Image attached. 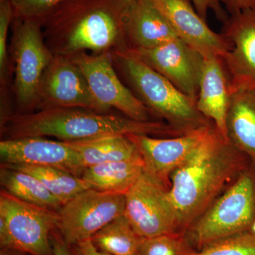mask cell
<instances>
[{
  "instance_id": "cell-1",
  "label": "cell",
  "mask_w": 255,
  "mask_h": 255,
  "mask_svg": "<svg viewBox=\"0 0 255 255\" xmlns=\"http://www.w3.org/2000/svg\"><path fill=\"white\" fill-rule=\"evenodd\" d=\"M127 5L128 0H68L39 20L47 46L68 57L127 48Z\"/></svg>"
},
{
  "instance_id": "cell-2",
  "label": "cell",
  "mask_w": 255,
  "mask_h": 255,
  "mask_svg": "<svg viewBox=\"0 0 255 255\" xmlns=\"http://www.w3.org/2000/svg\"><path fill=\"white\" fill-rule=\"evenodd\" d=\"M4 139L53 136L76 141L107 135L140 134L175 137L183 132L160 121L139 122L127 117L80 108H51L35 113L9 114L1 119Z\"/></svg>"
},
{
  "instance_id": "cell-3",
  "label": "cell",
  "mask_w": 255,
  "mask_h": 255,
  "mask_svg": "<svg viewBox=\"0 0 255 255\" xmlns=\"http://www.w3.org/2000/svg\"><path fill=\"white\" fill-rule=\"evenodd\" d=\"M247 159L214 128L194 153L171 174L169 197L180 229L199 219L226 182L248 168Z\"/></svg>"
},
{
  "instance_id": "cell-4",
  "label": "cell",
  "mask_w": 255,
  "mask_h": 255,
  "mask_svg": "<svg viewBox=\"0 0 255 255\" xmlns=\"http://www.w3.org/2000/svg\"><path fill=\"white\" fill-rule=\"evenodd\" d=\"M117 67L136 96L152 112L184 133L214 125L198 111L196 104L168 80L128 52H112Z\"/></svg>"
},
{
  "instance_id": "cell-5",
  "label": "cell",
  "mask_w": 255,
  "mask_h": 255,
  "mask_svg": "<svg viewBox=\"0 0 255 255\" xmlns=\"http://www.w3.org/2000/svg\"><path fill=\"white\" fill-rule=\"evenodd\" d=\"M255 221V167L248 168L194 224L193 238L199 246L247 232Z\"/></svg>"
},
{
  "instance_id": "cell-6",
  "label": "cell",
  "mask_w": 255,
  "mask_h": 255,
  "mask_svg": "<svg viewBox=\"0 0 255 255\" xmlns=\"http://www.w3.org/2000/svg\"><path fill=\"white\" fill-rule=\"evenodd\" d=\"M11 28L15 98L23 111L37 110L42 78L54 54L47 46L38 20L14 17Z\"/></svg>"
},
{
  "instance_id": "cell-7",
  "label": "cell",
  "mask_w": 255,
  "mask_h": 255,
  "mask_svg": "<svg viewBox=\"0 0 255 255\" xmlns=\"http://www.w3.org/2000/svg\"><path fill=\"white\" fill-rule=\"evenodd\" d=\"M54 210L20 200L5 190L0 194V246L31 255H53L50 233L58 228Z\"/></svg>"
},
{
  "instance_id": "cell-8",
  "label": "cell",
  "mask_w": 255,
  "mask_h": 255,
  "mask_svg": "<svg viewBox=\"0 0 255 255\" xmlns=\"http://www.w3.org/2000/svg\"><path fill=\"white\" fill-rule=\"evenodd\" d=\"M125 198L124 216L140 237H155L180 229L168 188L145 171Z\"/></svg>"
},
{
  "instance_id": "cell-9",
  "label": "cell",
  "mask_w": 255,
  "mask_h": 255,
  "mask_svg": "<svg viewBox=\"0 0 255 255\" xmlns=\"http://www.w3.org/2000/svg\"><path fill=\"white\" fill-rule=\"evenodd\" d=\"M125 207L124 194L94 189L83 191L58 211L62 238L69 246L91 239L107 224L123 216Z\"/></svg>"
},
{
  "instance_id": "cell-10",
  "label": "cell",
  "mask_w": 255,
  "mask_h": 255,
  "mask_svg": "<svg viewBox=\"0 0 255 255\" xmlns=\"http://www.w3.org/2000/svg\"><path fill=\"white\" fill-rule=\"evenodd\" d=\"M85 75L96 100L108 110L117 109L128 118L148 122L152 114L136 95L123 85L114 69L111 52L70 57Z\"/></svg>"
},
{
  "instance_id": "cell-11",
  "label": "cell",
  "mask_w": 255,
  "mask_h": 255,
  "mask_svg": "<svg viewBox=\"0 0 255 255\" xmlns=\"http://www.w3.org/2000/svg\"><path fill=\"white\" fill-rule=\"evenodd\" d=\"M80 108L107 113L93 95L85 75L70 57L54 55L43 74L37 110Z\"/></svg>"
},
{
  "instance_id": "cell-12",
  "label": "cell",
  "mask_w": 255,
  "mask_h": 255,
  "mask_svg": "<svg viewBox=\"0 0 255 255\" xmlns=\"http://www.w3.org/2000/svg\"><path fill=\"white\" fill-rule=\"evenodd\" d=\"M127 50L196 104L204 57L179 38L151 48Z\"/></svg>"
},
{
  "instance_id": "cell-13",
  "label": "cell",
  "mask_w": 255,
  "mask_h": 255,
  "mask_svg": "<svg viewBox=\"0 0 255 255\" xmlns=\"http://www.w3.org/2000/svg\"><path fill=\"white\" fill-rule=\"evenodd\" d=\"M214 125L198 128L175 137H157L132 134L128 136L136 145L145 165V171L166 187L171 174L209 137Z\"/></svg>"
},
{
  "instance_id": "cell-14",
  "label": "cell",
  "mask_w": 255,
  "mask_h": 255,
  "mask_svg": "<svg viewBox=\"0 0 255 255\" xmlns=\"http://www.w3.org/2000/svg\"><path fill=\"white\" fill-rule=\"evenodd\" d=\"M221 33L231 45L223 58L231 92L255 88V9L231 14Z\"/></svg>"
},
{
  "instance_id": "cell-15",
  "label": "cell",
  "mask_w": 255,
  "mask_h": 255,
  "mask_svg": "<svg viewBox=\"0 0 255 255\" xmlns=\"http://www.w3.org/2000/svg\"><path fill=\"white\" fill-rule=\"evenodd\" d=\"M0 157L6 165L56 167L80 177L85 169L78 152L66 142L44 137L4 139L0 142Z\"/></svg>"
},
{
  "instance_id": "cell-16",
  "label": "cell",
  "mask_w": 255,
  "mask_h": 255,
  "mask_svg": "<svg viewBox=\"0 0 255 255\" xmlns=\"http://www.w3.org/2000/svg\"><path fill=\"white\" fill-rule=\"evenodd\" d=\"M173 28L178 38L203 56L223 58L231 49L222 33L213 31L198 14L191 0H152Z\"/></svg>"
},
{
  "instance_id": "cell-17",
  "label": "cell",
  "mask_w": 255,
  "mask_h": 255,
  "mask_svg": "<svg viewBox=\"0 0 255 255\" xmlns=\"http://www.w3.org/2000/svg\"><path fill=\"white\" fill-rule=\"evenodd\" d=\"M232 92L224 62L221 57H205L196 106L216 130L228 141L227 117Z\"/></svg>"
},
{
  "instance_id": "cell-18",
  "label": "cell",
  "mask_w": 255,
  "mask_h": 255,
  "mask_svg": "<svg viewBox=\"0 0 255 255\" xmlns=\"http://www.w3.org/2000/svg\"><path fill=\"white\" fill-rule=\"evenodd\" d=\"M127 48H151L177 38L152 0H128L125 18Z\"/></svg>"
},
{
  "instance_id": "cell-19",
  "label": "cell",
  "mask_w": 255,
  "mask_h": 255,
  "mask_svg": "<svg viewBox=\"0 0 255 255\" xmlns=\"http://www.w3.org/2000/svg\"><path fill=\"white\" fill-rule=\"evenodd\" d=\"M228 141L255 167V88L232 92L227 117Z\"/></svg>"
},
{
  "instance_id": "cell-20",
  "label": "cell",
  "mask_w": 255,
  "mask_h": 255,
  "mask_svg": "<svg viewBox=\"0 0 255 255\" xmlns=\"http://www.w3.org/2000/svg\"><path fill=\"white\" fill-rule=\"evenodd\" d=\"M144 171L143 160L139 157L87 167L81 177L92 189L125 195Z\"/></svg>"
},
{
  "instance_id": "cell-21",
  "label": "cell",
  "mask_w": 255,
  "mask_h": 255,
  "mask_svg": "<svg viewBox=\"0 0 255 255\" xmlns=\"http://www.w3.org/2000/svg\"><path fill=\"white\" fill-rule=\"evenodd\" d=\"M65 142L78 152L85 169L97 164L142 157L128 135H107Z\"/></svg>"
},
{
  "instance_id": "cell-22",
  "label": "cell",
  "mask_w": 255,
  "mask_h": 255,
  "mask_svg": "<svg viewBox=\"0 0 255 255\" xmlns=\"http://www.w3.org/2000/svg\"><path fill=\"white\" fill-rule=\"evenodd\" d=\"M0 183L5 191L25 202L54 211L63 206L39 179L23 171L1 166Z\"/></svg>"
},
{
  "instance_id": "cell-23",
  "label": "cell",
  "mask_w": 255,
  "mask_h": 255,
  "mask_svg": "<svg viewBox=\"0 0 255 255\" xmlns=\"http://www.w3.org/2000/svg\"><path fill=\"white\" fill-rule=\"evenodd\" d=\"M6 166L34 176L63 205L80 193L92 189L82 177L56 167L23 164Z\"/></svg>"
},
{
  "instance_id": "cell-24",
  "label": "cell",
  "mask_w": 255,
  "mask_h": 255,
  "mask_svg": "<svg viewBox=\"0 0 255 255\" xmlns=\"http://www.w3.org/2000/svg\"><path fill=\"white\" fill-rule=\"evenodd\" d=\"M141 239L123 215L96 233L91 241L99 251L107 254L137 255Z\"/></svg>"
},
{
  "instance_id": "cell-25",
  "label": "cell",
  "mask_w": 255,
  "mask_h": 255,
  "mask_svg": "<svg viewBox=\"0 0 255 255\" xmlns=\"http://www.w3.org/2000/svg\"><path fill=\"white\" fill-rule=\"evenodd\" d=\"M185 238L179 233H169L142 238L137 255H195Z\"/></svg>"
},
{
  "instance_id": "cell-26",
  "label": "cell",
  "mask_w": 255,
  "mask_h": 255,
  "mask_svg": "<svg viewBox=\"0 0 255 255\" xmlns=\"http://www.w3.org/2000/svg\"><path fill=\"white\" fill-rule=\"evenodd\" d=\"M195 255H255V236L249 231L214 242Z\"/></svg>"
},
{
  "instance_id": "cell-27",
  "label": "cell",
  "mask_w": 255,
  "mask_h": 255,
  "mask_svg": "<svg viewBox=\"0 0 255 255\" xmlns=\"http://www.w3.org/2000/svg\"><path fill=\"white\" fill-rule=\"evenodd\" d=\"M14 15L10 0H0V81L3 90L9 74L7 38Z\"/></svg>"
},
{
  "instance_id": "cell-28",
  "label": "cell",
  "mask_w": 255,
  "mask_h": 255,
  "mask_svg": "<svg viewBox=\"0 0 255 255\" xmlns=\"http://www.w3.org/2000/svg\"><path fill=\"white\" fill-rule=\"evenodd\" d=\"M14 17L42 19L68 0H10Z\"/></svg>"
},
{
  "instance_id": "cell-29",
  "label": "cell",
  "mask_w": 255,
  "mask_h": 255,
  "mask_svg": "<svg viewBox=\"0 0 255 255\" xmlns=\"http://www.w3.org/2000/svg\"><path fill=\"white\" fill-rule=\"evenodd\" d=\"M198 14L206 20L209 10L214 11L216 18L224 23L229 18L227 11L223 8L226 0H191Z\"/></svg>"
},
{
  "instance_id": "cell-30",
  "label": "cell",
  "mask_w": 255,
  "mask_h": 255,
  "mask_svg": "<svg viewBox=\"0 0 255 255\" xmlns=\"http://www.w3.org/2000/svg\"><path fill=\"white\" fill-rule=\"evenodd\" d=\"M226 10L230 14L247 9H255V0H226Z\"/></svg>"
},
{
  "instance_id": "cell-31",
  "label": "cell",
  "mask_w": 255,
  "mask_h": 255,
  "mask_svg": "<svg viewBox=\"0 0 255 255\" xmlns=\"http://www.w3.org/2000/svg\"><path fill=\"white\" fill-rule=\"evenodd\" d=\"M77 255H110L99 251L92 243L91 239L87 240L75 246Z\"/></svg>"
},
{
  "instance_id": "cell-32",
  "label": "cell",
  "mask_w": 255,
  "mask_h": 255,
  "mask_svg": "<svg viewBox=\"0 0 255 255\" xmlns=\"http://www.w3.org/2000/svg\"><path fill=\"white\" fill-rule=\"evenodd\" d=\"M51 245L53 255H73L69 248L70 246L64 241L63 238H51Z\"/></svg>"
},
{
  "instance_id": "cell-33",
  "label": "cell",
  "mask_w": 255,
  "mask_h": 255,
  "mask_svg": "<svg viewBox=\"0 0 255 255\" xmlns=\"http://www.w3.org/2000/svg\"><path fill=\"white\" fill-rule=\"evenodd\" d=\"M26 253L12 248H1L0 255H26Z\"/></svg>"
},
{
  "instance_id": "cell-34",
  "label": "cell",
  "mask_w": 255,
  "mask_h": 255,
  "mask_svg": "<svg viewBox=\"0 0 255 255\" xmlns=\"http://www.w3.org/2000/svg\"><path fill=\"white\" fill-rule=\"evenodd\" d=\"M248 231L251 232L252 234L255 235V221L253 223V226H251V229Z\"/></svg>"
}]
</instances>
